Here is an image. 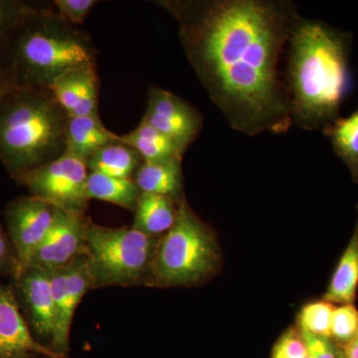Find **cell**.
Returning <instances> with one entry per match:
<instances>
[{
  "instance_id": "cell-4",
  "label": "cell",
  "mask_w": 358,
  "mask_h": 358,
  "mask_svg": "<svg viewBox=\"0 0 358 358\" xmlns=\"http://www.w3.org/2000/svg\"><path fill=\"white\" fill-rule=\"evenodd\" d=\"M68 115L49 90L14 88L0 102V162L20 182L66 152Z\"/></svg>"
},
{
  "instance_id": "cell-7",
  "label": "cell",
  "mask_w": 358,
  "mask_h": 358,
  "mask_svg": "<svg viewBox=\"0 0 358 358\" xmlns=\"http://www.w3.org/2000/svg\"><path fill=\"white\" fill-rule=\"evenodd\" d=\"M89 169L87 160L65 152L20 179L32 196L38 197L69 213L86 215Z\"/></svg>"
},
{
  "instance_id": "cell-18",
  "label": "cell",
  "mask_w": 358,
  "mask_h": 358,
  "mask_svg": "<svg viewBox=\"0 0 358 358\" xmlns=\"http://www.w3.org/2000/svg\"><path fill=\"white\" fill-rule=\"evenodd\" d=\"M358 208V206H357ZM358 288V217L350 243L339 259L322 300L348 305L357 298Z\"/></svg>"
},
{
  "instance_id": "cell-31",
  "label": "cell",
  "mask_w": 358,
  "mask_h": 358,
  "mask_svg": "<svg viewBox=\"0 0 358 358\" xmlns=\"http://www.w3.org/2000/svg\"><path fill=\"white\" fill-rule=\"evenodd\" d=\"M345 358H358V334L343 350Z\"/></svg>"
},
{
  "instance_id": "cell-22",
  "label": "cell",
  "mask_w": 358,
  "mask_h": 358,
  "mask_svg": "<svg viewBox=\"0 0 358 358\" xmlns=\"http://www.w3.org/2000/svg\"><path fill=\"white\" fill-rule=\"evenodd\" d=\"M322 131L331 141L334 154L343 160L358 185V108L348 117H338Z\"/></svg>"
},
{
  "instance_id": "cell-20",
  "label": "cell",
  "mask_w": 358,
  "mask_h": 358,
  "mask_svg": "<svg viewBox=\"0 0 358 358\" xmlns=\"http://www.w3.org/2000/svg\"><path fill=\"white\" fill-rule=\"evenodd\" d=\"M143 159L133 148L121 141L110 143L87 160L90 173L105 174L115 178L134 179Z\"/></svg>"
},
{
  "instance_id": "cell-26",
  "label": "cell",
  "mask_w": 358,
  "mask_h": 358,
  "mask_svg": "<svg viewBox=\"0 0 358 358\" xmlns=\"http://www.w3.org/2000/svg\"><path fill=\"white\" fill-rule=\"evenodd\" d=\"M272 358H312L298 327H289L273 348Z\"/></svg>"
},
{
  "instance_id": "cell-23",
  "label": "cell",
  "mask_w": 358,
  "mask_h": 358,
  "mask_svg": "<svg viewBox=\"0 0 358 358\" xmlns=\"http://www.w3.org/2000/svg\"><path fill=\"white\" fill-rule=\"evenodd\" d=\"M46 6L20 0H0V48L30 16Z\"/></svg>"
},
{
  "instance_id": "cell-19",
  "label": "cell",
  "mask_w": 358,
  "mask_h": 358,
  "mask_svg": "<svg viewBox=\"0 0 358 358\" xmlns=\"http://www.w3.org/2000/svg\"><path fill=\"white\" fill-rule=\"evenodd\" d=\"M121 141L136 150L143 162L183 159L186 152L178 143L160 133L143 119L131 133L121 136Z\"/></svg>"
},
{
  "instance_id": "cell-32",
  "label": "cell",
  "mask_w": 358,
  "mask_h": 358,
  "mask_svg": "<svg viewBox=\"0 0 358 358\" xmlns=\"http://www.w3.org/2000/svg\"><path fill=\"white\" fill-rule=\"evenodd\" d=\"M33 358H69V357H33Z\"/></svg>"
},
{
  "instance_id": "cell-17",
  "label": "cell",
  "mask_w": 358,
  "mask_h": 358,
  "mask_svg": "<svg viewBox=\"0 0 358 358\" xmlns=\"http://www.w3.org/2000/svg\"><path fill=\"white\" fill-rule=\"evenodd\" d=\"M178 203L169 197L141 192L131 227L148 236H162L176 223Z\"/></svg>"
},
{
  "instance_id": "cell-29",
  "label": "cell",
  "mask_w": 358,
  "mask_h": 358,
  "mask_svg": "<svg viewBox=\"0 0 358 358\" xmlns=\"http://www.w3.org/2000/svg\"><path fill=\"white\" fill-rule=\"evenodd\" d=\"M312 358H341L343 350L331 341L313 334L300 331Z\"/></svg>"
},
{
  "instance_id": "cell-21",
  "label": "cell",
  "mask_w": 358,
  "mask_h": 358,
  "mask_svg": "<svg viewBox=\"0 0 358 358\" xmlns=\"http://www.w3.org/2000/svg\"><path fill=\"white\" fill-rule=\"evenodd\" d=\"M87 193L90 200H101L134 212L141 192L134 179L115 178L105 174L90 173Z\"/></svg>"
},
{
  "instance_id": "cell-33",
  "label": "cell",
  "mask_w": 358,
  "mask_h": 358,
  "mask_svg": "<svg viewBox=\"0 0 358 358\" xmlns=\"http://www.w3.org/2000/svg\"><path fill=\"white\" fill-rule=\"evenodd\" d=\"M341 358H345V355H343V357H341Z\"/></svg>"
},
{
  "instance_id": "cell-3",
  "label": "cell",
  "mask_w": 358,
  "mask_h": 358,
  "mask_svg": "<svg viewBox=\"0 0 358 358\" xmlns=\"http://www.w3.org/2000/svg\"><path fill=\"white\" fill-rule=\"evenodd\" d=\"M88 35L61 20L53 4L30 16L0 48V69L17 88L49 90L65 73L96 64Z\"/></svg>"
},
{
  "instance_id": "cell-1",
  "label": "cell",
  "mask_w": 358,
  "mask_h": 358,
  "mask_svg": "<svg viewBox=\"0 0 358 358\" xmlns=\"http://www.w3.org/2000/svg\"><path fill=\"white\" fill-rule=\"evenodd\" d=\"M176 20L186 58L231 128L285 134L291 107L279 64L294 23L286 0H159Z\"/></svg>"
},
{
  "instance_id": "cell-12",
  "label": "cell",
  "mask_w": 358,
  "mask_h": 358,
  "mask_svg": "<svg viewBox=\"0 0 358 358\" xmlns=\"http://www.w3.org/2000/svg\"><path fill=\"white\" fill-rule=\"evenodd\" d=\"M88 218L87 215L69 213L57 208L50 230L35 251L28 267L56 270L84 255Z\"/></svg>"
},
{
  "instance_id": "cell-24",
  "label": "cell",
  "mask_w": 358,
  "mask_h": 358,
  "mask_svg": "<svg viewBox=\"0 0 358 358\" xmlns=\"http://www.w3.org/2000/svg\"><path fill=\"white\" fill-rule=\"evenodd\" d=\"M334 307L324 300L312 301L301 308L298 317V329L303 333L331 338V320Z\"/></svg>"
},
{
  "instance_id": "cell-16",
  "label": "cell",
  "mask_w": 358,
  "mask_h": 358,
  "mask_svg": "<svg viewBox=\"0 0 358 358\" xmlns=\"http://www.w3.org/2000/svg\"><path fill=\"white\" fill-rule=\"evenodd\" d=\"M66 152L88 160L100 148L120 141V136L103 126L99 115L68 117Z\"/></svg>"
},
{
  "instance_id": "cell-25",
  "label": "cell",
  "mask_w": 358,
  "mask_h": 358,
  "mask_svg": "<svg viewBox=\"0 0 358 358\" xmlns=\"http://www.w3.org/2000/svg\"><path fill=\"white\" fill-rule=\"evenodd\" d=\"M358 334V310L352 303L334 308L331 320V338L341 348H345Z\"/></svg>"
},
{
  "instance_id": "cell-27",
  "label": "cell",
  "mask_w": 358,
  "mask_h": 358,
  "mask_svg": "<svg viewBox=\"0 0 358 358\" xmlns=\"http://www.w3.org/2000/svg\"><path fill=\"white\" fill-rule=\"evenodd\" d=\"M96 3V0H55L53 7L61 20L78 26L83 24Z\"/></svg>"
},
{
  "instance_id": "cell-10",
  "label": "cell",
  "mask_w": 358,
  "mask_h": 358,
  "mask_svg": "<svg viewBox=\"0 0 358 358\" xmlns=\"http://www.w3.org/2000/svg\"><path fill=\"white\" fill-rule=\"evenodd\" d=\"M9 284L33 336L50 348L55 331L50 271L28 267L13 278Z\"/></svg>"
},
{
  "instance_id": "cell-11",
  "label": "cell",
  "mask_w": 358,
  "mask_h": 358,
  "mask_svg": "<svg viewBox=\"0 0 358 358\" xmlns=\"http://www.w3.org/2000/svg\"><path fill=\"white\" fill-rule=\"evenodd\" d=\"M143 120L186 150L196 140L203 117L196 108L171 92L150 87L148 109Z\"/></svg>"
},
{
  "instance_id": "cell-28",
  "label": "cell",
  "mask_w": 358,
  "mask_h": 358,
  "mask_svg": "<svg viewBox=\"0 0 358 358\" xmlns=\"http://www.w3.org/2000/svg\"><path fill=\"white\" fill-rule=\"evenodd\" d=\"M18 262L15 250L9 239L6 227L0 221V278H10L17 274Z\"/></svg>"
},
{
  "instance_id": "cell-13",
  "label": "cell",
  "mask_w": 358,
  "mask_h": 358,
  "mask_svg": "<svg viewBox=\"0 0 358 358\" xmlns=\"http://www.w3.org/2000/svg\"><path fill=\"white\" fill-rule=\"evenodd\" d=\"M65 357L33 336L10 284L0 282V358Z\"/></svg>"
},
{
  "instance_id": "cell-9",
  "label": "cell",
  "mask_w": 358,
  "mask_h": 358,
  "mask_svg": "<svg viewBox=\"0 0 358 358\" xmlns=\"http://www.w3.org/2000/svg\"><path fill=\"white\" fill-rule=\"evenodd\" d=\"M50 281L55 307V331L50 348L69 357L73 317L85 294L94 289L86 254L65 267L50 271Z\"/></svg>"
},
{
  "instance_id": "cell-15",
  "label": "cell",
  "mask_w": 358,
  "mask_h": 358,
  "mask_svg": "<svg viewBox=\"0 0 358 358\" xmlns=\"http://www.w3.org/2000/svg\"><path fill=\"white\" fill-rule=\"evenodd\" d=\"M182 159L143 162L134 176L141 192L162 195L176 201L185 199Z\"/></svg>"
},
{
  "instance_id": "cell-14",
  "label": "cell",
  "mask_w": 358,
  "mask_h": 358,
  "mask_svg": "<svg viewBox=\"0 0 358 358\" xmlns=\"http://www.w3.org/2000/svg\"><path fill=\"white\" fill-rule=\"evenodd\" d=\"M99 83L96 64L71 70L51 85V92L68 117L99 115Z\"/></svg>"
},
{
  "instance_id": "cell-6",
  "label": "cell",
  "mask_w": 358,
  "mask_h": 358,
  "mask_svg": "<svg viewBox=\"0 0 358 358\" xmlns=\"http://www.w3.org/2000/svg\"><path fill=\"white\" fill-rule=\"evenodd\" d=\"M160 237L131 227H107L89 217L85 254L94 289L145 286Z\"/></svg>"
},
{
  "instance_id": "cell-30",
  "label": "cell",
  "mask_w": 358,
  "mask_h": 358,
  "mask_svg": "<svg viewBox=\"0 0 358 358\" xmlns=\"http://www.w3.org/2000/svg\"><path fill=\"white\" fill-rule=\"evenodd\" d=\"M14 88H17V87L11 81L8 75L3 70L0 69V102H1L3 96Z\"/></svg>"
},
{
  "instance_id": "cell-5",
  "label": "cell",
  "mask_w": 358,
  "mask_h": 358,
  "mask_svg": "<svg viewBox=\"0 0 358 358\" xmlns=\"http://www.w3.org/2000/svg\"><path fill=\"white\" fill-rule=\"evenodd\" d=\"M222 266L215 231L186 201L178 203V218L160 237L145 287L176 288L204 284Z\"/></svg>"
},
{
  "instance_id": "cell-2",
  "label": "cell",
  "mask_w": 358,
  "mask_h": 358,
  "mask_svg": "<svg viewBox=\"0 0 358 358\" xmlns=\"http://www.w3.org/2000/svg\"><path fill=\"white\" fill-rule=\"evenodd\" d=\"M350 33L301 17L289 38L287 84L293 124L324 129L339 117L350 88Z\"/></svg>"
},
{
  "instance_id": "cell-8",
  "label": "cell",
  "mask_w": 358,
  "mask_h": 358,
  "mask_svg": "<svg viewBox=\"0 0 358 358\" xmlns=\"http://www.w3.org/2000/svg\"><path fill=\"white\" fill-rule=\"evenodd\" d=\"M56 212L57 207L32 195L17 197L6 205V229L18 262L14 277L29 266L35 251L50 230Z\"/></svg>"
}]
</instances>
